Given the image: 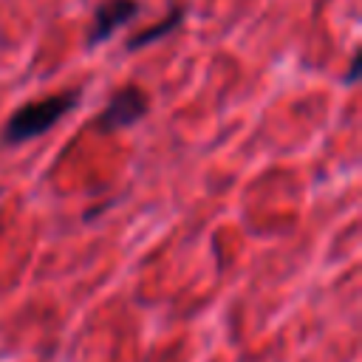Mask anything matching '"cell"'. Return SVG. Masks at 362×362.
Here are the masks:
<instances>
[{
    "mask_svg": "<svg viewBox=\"0 0 362 362\" xmlns=\"http://www.w3.org/2000/svg\"><path fill=\"white\" fill-rule=\"evenodd\" d=\"M359 76V51L354 54V59H351V71H348V76H345V82H354Z\"/></svg>",
    "mask_w": 362,
    "mask_h": 362,
    "instance_id": "5b68a950",
    "label": "cell"
},
{
    "mask_svg": "<svg viewBox=\"0 0 362 362\" xmlns=\"http://www.w3.org/2000/svg\"><path fill=\"white\" fill-rule=\"evenodd\" d=\"M181 17H184V11H181V8H173V11H170L158 25H153V28H147V31H141V34L130 37V40H127V48L133 51V48H141V45H147V42H153V40H158V37L170 34V31L181 23Z\"/></svg>",
    "mask_w": 362,
    "mask_h": 362,
    "instance_id": "277c9868",
    "label": "cell"
},
{
    "mask_svg": "<svg viewBox=\"0 0 362 362\" xmlns=\"http://www.w3.org/2000/svg\"><path fill=\"white\" fill-rule=\"evenodd\" d=\"M76 99H79L76 90H68V93H54V96H45V99L25 102L6 122V127H3V144H23V141H31L40 133L51 130L76 105Z\"/></svg>",
    "mask_w": 362,
    "mask_h": 362,
    "instance_id": "6da1fadb",
    "label": "cell"
},
{
    "mask_svg": "<svg viewBox=\"0 0 362 362\" xmlns=\"http://www.w3.org/2000/svg\"><path fill=\"white\" fill-rule=\"evenodd\" d=\"M136 11H139V3H136V0H105V3L96 8V14H93L88 42H90V45H99V42L107 40L122 23H127Z\"/></svg>",
    "mask_w": 362,
    "mask_h": 362,
    "instance_id": "3957f363",
    "label": "cell"
},
{
    "mask_svg": "<svg viewBox=\"0 0 362 362\" xmlns=\"http://www.w3.org/2000/svg\"><path fill=\"white\" fill-rule=\"evenodd\" d=\"M144 113H147V96L139 88H124L116 96H110V102L102 107L96 124L102 130H122V127L136 124Z\"/></svg>",
    "mask_w": 362,
    "mask_h": 362,
    "instance_id": "7a4b0ae2",
    "label": "cell"
}]
</instances>
